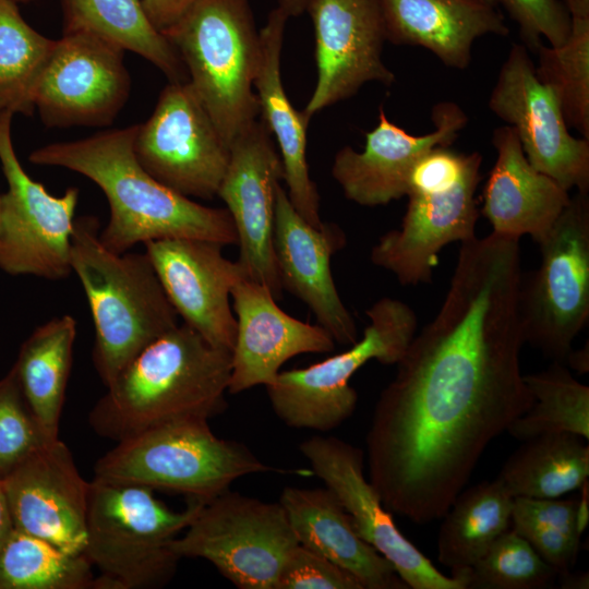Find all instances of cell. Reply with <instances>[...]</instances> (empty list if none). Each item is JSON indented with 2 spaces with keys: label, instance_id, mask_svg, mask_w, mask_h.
Returning a JSON list of instances; mask_svg holds the SVG:
<instances>
[{
  "label": "cell",
  "instance_id": "6da1fadb",
  "mask_svg": "<svg viewBox=\"0 0 589 589\" xmlns=\"http://www.w3.org/2000/svg\"><path fill=\"white\" fill-rule=\"evenodd\" d=\"M520 281L518 238L462 242L440 311L374 407L369 480L417 525L442 518L490 442L532 404L519 365Z\"/></svg>",
  "mask_w": 589,
  "mask_h": 589
},
{
  "label": "cell",
  "instance_id": "7a4b0ae2",
  "mask_svg": "<svg viewBox=\"0 0 589 589\" xmlns=\"http://www.w3.org/2000/svg\"><path fill=\"white\" fill-rule=\"evenodd\" d=\"M135 131L133 124L47 144L33 151L28 160L69 169L99 187L109 205V218L99 238L113 252L178 238L238 244L227 208L202 205L164 185L140 165L133 152Z\"/></svg>",
  "mask_w": 589,
  "mask_h": 589
},
{
  "label": "cell",
  "instance_id": "3957f363",
  "mask_svg": "<svg viewBox=\"0 0 589 589\" xmlns=\"http://www.w3.org/2000/svg\"><path fill=\"white\" fill-rule=\"evenodd\" d=\"M231 351L215 347L184 323L144 348L91 409L99 436L119 442L147 429L226 410Z\"/></svg>",
  "mask_w": 589,
  "mask_h": 589
},
{
  "label": "cell",
  "instance_id": "277c9868",
  "mask_svg": "<svg viewBox=\"0 0 589 589\" xmlns=\"http://www.w3.org/2000/svg\"><path fill=\"white\" fill-rule=\"evenodd\" d=\"M97 217H75L70 265L91 310L92 359L105 386L149 344L176 327L178 314L146 252L117 253L100 238Z\"/></svg>",
  "mask_w": 589,
  "mask_h": 589
},
{
  "label": "cell",
  "instance_id": "5b68a950",
  "mask_svg": "<svg viewBox=\"0 0 589 589\" xmlns=\"http://www.w3.org/2000/svg\"><path fill=\"white\" fill-rule=\"evenodd\" d=\"M204 504L189 498L184 509L173 510L151 488L94 478L84 551L100 573L93 589H147L169 582L180 561L171 542Z\"/></svg>",
  "mask_w": 589,
  "mask_h": 589
},
{
  "label": "cell",
  "instance_id": "8992f818",
  "mask_svg": "<svg viewBox=\"0 0 589 589\" xmlns=\"http://www.w3.org/2000/svg\"><path fill=\"white\" fill-rule=\"evenodd\" d=\"M481 165L478 152L436 146L425 153L410 171L400 228L378 239L371 250L372 263L402 285L430 283L441 250L476 237Z\"/></svg>",
  "mask_w": 589,
  "mask_h": 589
},
{
  "label": "cell",
  "instance_id": "52a82bcc",
  "mask_svg": "<svg viewBox=\"0 0 589 589\" xmlns=\"http://www.w3.org/2000/svg\"><path fill=\"white\" fill-rule=\"evenodd\" d=\"M161 34L179 53L189 83L230 146L260 115L253 86L260 32L249 0H196Z\"/></svg>",
  "mask_w": 589,
  "mask_h": 589
},
{
  "label": "cell",
  "instance_id": "ba28073f",
  "mask_svg": "<svg viewBox=\"0 0 589 589\" xmlns=\"http://www.w3.org/2000/svg\"><path fill=\"white\" fill-rule=\"evenodd\" d=\"M287 470L266 465L244 444L218 437L208 420L167 422L117 442L95 464L94 478L144 485L205 503L239 478Z\"/></svg>",
  "mask_w": 589,
  "mask_h": 589
},
{
  "label": "cell",
  "instance_id": "9c48e42d",
  "mask_svg": "<svg viewBox=\"0 0 589 589\" xmlns=\"http://www.w3.org/2000/svg\"><path fill=\"white\" fill-rule=\"evenodd\" d=\"M363 335L348 349L305 368L280 371L265 386L274 413L289 428L329 432L356 410L352 375L368 361L396 364L417 330V316L405 302L382 298L366 310Z\"/></svg>",
  "mask_w": 589,
  "mask_h": 589
},
{
  "label": "cell",
  "instance_id": "30bf717a",
  "mask_svg": "<svg viewBox=\"0 0 589 589\" xmlns=\"http://www.w3.org/2000/svg\"><path fill=\"white\" fill-rule=\"evenodd\" d=\"M541 262L520 281L525 342L564 362L589 318V196L577 192L538 243Z\"/></svg>",
  "mask_w": 589,
  "mask_h": 589
},
{
  "label": "cell",
  "instance_id": "8fae6325",
  "mask_svg": "<svg viewBox=\"0 0 589 589\" xmlns=\"http://www.w3.org/2000/svg\"><path fill=\"white\" fill-rule=\"evenodd\" d=\"M299 544L279 502L226 492L205 503L171 542L182 558H203L240 589H276Z\"/></svg>",
  "mask_w": 589,
  "mask_h": 589
},
{
  "label": "cell",
  "instance_id": "7c38bea8",
  "mask_svg": "<svg viewBox=\"0 0 589 589\" xmlns=\"http://www.w3.org/2000/svg\"><path fill=\"white\" fill-rule=\"evenodd\" d=\"M15 113L0 117V164L8 191L0 204V271L48 280L68 278L79 189L50 194L21 165L12 142Z\"/></svg>",
  "mask_w": 589,
  "mask_h": 589
},
{
  "label": "cell",
  "instance_id": "4fadbf2b",
  "mask_svg": "<svg viewBox=\"0 0 589 589\" xmlns=\"http://www.w3.org/2000/svg\"><path fill=\"white\" fill-rule=\"evenodd\" d=\"M133 152L157 181L190 199L213 200L230 146L188 82H169L149 118L136 124Z\"/></svg>",
  "mask_w": 589,
  "mask_h": 589
},
{
  "label": "cell",
  "instance_id": "5bb4252c",
  "mask_svg": "<svg viewBox=\"0 0 589 589\" xmlns=\"http://www.w3.org/2000/svg\"><path fill=\"white\" fill-rule=\"evenodd\" d=\"M130 89L121 47L92 33H63L36 83L33 103L47 128H101L115 121Z\"/></svg>",
  "mask_w": 589,
  "mask_h": 589
},
{
  "label": "cell",
  "instance_id": "9a60e30c",
  "mask_svg": "<svg viewBox=\"0 0 589 589\" xmlns=\"http://www.w3.org/2000/svg\"><path fill=\"white\" fill-rule=\"evenodd\" d=\"M488 105L514 129L532 167L566 191L588 193L589 140L570 134L555 96L538 80L525 45H512Z\"/></svg>",
  "mask_w": 589,
  "mask_h": 589
},
{
  "label": "cell",
  "instance_id": "2e32d148",
  "mask_svg": "<svg viewBox=\"0 0 589 589\" xmlns=\"http://www.w3.org/2000/svg\"><path fill=\"white\" fill-rule=\"evenodd\" d=\"M312 472L337 496L358 534L388 560L412 589H465L445 576L396 527L392 512L364 476L361 448L334 436H312L299 444Z\"/></svg>",
  "mask_w": 589,
  "mask_h": 589
},
{
  "label": "cell",
  "instance_id": "e0dca14e",
  "mask_svg": "<svg viewBox=\"0 0 589 589\" xmlns=\"http://www.w3.org/2000/svg\"><path fill=\"white\" fill-rule=\"evenodd\" d=\"M284 176L272 133L253 121L230 145V159L218 189L238 236L237 263L248 279L266 286L279 300L283 286L274 253L275 193Z\"/></svg>",
  "mask_w": 589,
  "mask_h": 589
},
{
  "label": "cell",
  "instance_id": "ac0fdd59",
  "mask_svg": "<svg viewBox=\"0 0 589 589\" xmlns=\"http://www.w3.org/2000/svg\"><path fill=\"white\" fill-rule=\"evenodd\" d=\"M317 80L302 110L311 118L351 97L369 82L390 86L395 74L382 60L386 41L380 0H310Z\"/></svg>",
  "mask_w": 589,
  "mask_h": 589
},
{
  "label": "cell",
  "instance_id": "d6986e66",
  "mask_svg": "<svg viewBox=\"0 0 589 589\" xmlns=\"http://www.w3.org/2000/svg\"><path fill=\"white\" fill-rule=\"evenodd\" d=\"M144 247L182 323L215 347L231 351L237 320L230 294L244 277L237 261L223 255L224 245L202 239H161Z\"/></svg>",
  "mask_w": 589,
  "mask_h": 589
},
{
  "label": "cell",
  "instance_id": "ffe728a7",
  "mask_svg": "<svg viewBox=\"0 0 589 589\" xmlns=\"http://www.w3.org/2000/svg\"><path fill=\"white\" fill-rule=\"evenodd\" d=\"M2 483L15 529L84 554L91 482L81 476L65 443L49 442Z\"/></svg>",
  "mask_w": 589,
  "mask_h": 589
},
{
  "label": "cell",
  "instance_id": "44dd1931",
  "mask_svg": "<svg viewBox=\"0 0 589 589\" xmlns=\"http://www.w3.org/2000/svg\"><path fill=\"white\" fill-rule=\"evenodd\" d=\"M431 118V132L410 134L389 121L381 107L376 127L365 133L363 151L345 146L335 155L332 175L346 199L378 206L406 196L414 164L436 146H450L468 122L466 112L454 101L437 103Z\"/></svg>",
  "mask_w": 589,
  "mask_h": 589
},
{
  "label": "cell",
  "instance_id": "7402d4cb",
  "mask_svg": "<svg viewBox=\"0 0 589 589\" xmlns=\"http://www.w3.org/2000/svg\"><path fill=\"white\" fill-rule=\"evenodd\" d=\"M347 243L344 230L323 223L315 228L292 206L280 185L275 193L274 253L283 289L301 300L317 324L342 346L358 337L356 322L334 283L332 256Z\"/></svg>",
  "mask_w": 589,
  "mask_h": 589
},
{
  "label": "cell",
  "instance_id": "603a6c76",
  "mask_svg": "<svg viewBox=\"0 0 589 589\" xmlns=\"http://www.w3.org/2000/svg\"><path fill=\"white\" fill-rule=\"evenodd\" d=\"M230 297L237 333L228 393L269 385L283 364L296 356L334 350L335 341L322 326L286 313L266 286L241 277Z\"/></svg>",
  "mask_w": 589,
  "mask_h": 589
},
{
  "label": "cell",
  "instance_id": "cb8c5ba5",
  "mask_svg": "<svg viewBox=\"0 0 589 589\" xmlns=\"http://www.w3.org/2000/svg\"><path fill=\"white\" fill-rule=\"evenodd\" d=\"M495 163L483 188L482 215L498 235L543 240L568 205L570 196L555 180L528 161L519 139L509 125L492 135Z\"/></svg>",
  "mask_w": 589,
  "mask_h": 589
},
{
  "label": "cell",
  "instance_id": "d4e9b609",
  "mask_svg": "<svg viewBox=\"0 0 589 589\" xmlns=\"http://www.w3.org/2000/svg\"><path fill=\"white\" fill-rule=\"evenodd\" d=\"M288 16L277 7L260 31V60L254 79L260 118L275 136L288 197L300 216L315 228L323 225L320 195L306 161L310 120L290 103L281 81L280 56Z\"/></svg>",
  "mask_w": 589,
  "mask_h": 589
},
{
  "label": "cell",
  "instance_id": "484cf974",
  "mask_svg": "<svg viewBox=\"0 0 589 589\" xmlns=\"http://www.w3.org/2000/svg\"><path fill=\"white\" fill-rule=\"evenodd\" d=\"M299 544L350 573L363 589H407L392 563L356 531L328 488L285 486L279 501Z\"/></svg>",
  "mask_w": 589,
  "mask_h": 589
},
{
  "label": "cell",
  "instance_id": "4316f807",
  "mask_svg": "<svg viewBox=\"0 0 589 589\" xmlns=\"http://www.w3.org/2000/svg\"><path fill=\"white\" fill-rule=\"evenodd\" d=\"M386 40L419 46L446 67L464 70L474 41L509 33L496 7L479 0H380Z\"/></svg>",
  "mask_w": 589,
  "mask_h": 589
},
{
  "label": "cell",
  "instance_id": "83f0119b",
  "mask_svg": "<svg viewBox=\"0 0 589 589\" xmlns=\"http://www.w3.org/2000/svg\"><path fill=\"white\" fill-rule=\"evenodd\" d=\"M76 330L69 314L50 318L23 341L12 366L28 407L50 440L59 438Z\"/></svg>",
  "mask_w": 589,
  "mask_h": 589
},
{
  "label": "cell",
  "instance_id": "f1b7e54d",
  "mask_svg": "<svg viewBox=\"0 0 589 589\" xmlns=\"http://www.w3.org/2000/svg\"><path fill=\"white\" fill-rule=\"evenodd\" d=\"M513 503L498 478L460 491L442 516L437 537V560L453 577L464 580L461 577L510 527Z\"/></svg>",
  "mask_w": 589,
  "mask_h": 589
},
{
  "label": "cell",
  "instance_id": "f546056e",
  "mask_svg": "<svg viewBox=\"0 0 589 589\" xmlns=\"http://www.w3.org/2000/svg\"><path fill=\"white\" fill-rule=\"evenodd\" d=\"M63 33L86 32L146 59L169 82H188L187 69L169 40L147 19L142 0H60Z\"/></svg>",
  "mask_w": 589,
  "mask_h": 589
},
{
  "label": "cell",
  "instance_id": "4dcf8cb0",
  "mask_svg": "<svg viewBox=\"0 0 589 589\" xmlns=\"http://www.w3.org/2000/svg\"><path fill=\"white\" fill-rule=\"evenodd\" d=\"M524 442L497 476L513 497H561L588 480L589 446L582 436L549 433Z\"/></svg>",
  "mask_w": 589,
  "mask_h": 589
},
{
  "label": "cell",
  "instance_id": "1f68e13d",
  "mask_svg": "<svg viewBox=\"0 0 589 589\" xmlns=\"http://www.w3.org/2000/svg\"><path fill=\"white\" fill-rule=\"evenodd\" d=\"M532 397L527 411L506 431L520 441L549 433H573L589 438V387L560 362L541 372L524 375Z\"/></svg>",
  "mask_w": 589,
  "mask_h": 589
},
{
  "label": "cell",
  "instance_id": "d6a6232c",
  "mask_svg": "<svg viewBox=\"0 0 589 589\" xmlns=\"http://www.w3.org/2000/svg\"><path fill=\"white\" fill-rule=\"evenodd\" d=\"M94 580L84 554L15 528L0 550V589H93Z\"/></svg>",
  "mask_w": 589,
  "mask_h": 589
},
{
  "label": "cell",
  "instance_id": "836d02e7",
  "mask_svg": "<svg viewBox=\"0 0 589 589\" xmlns=\"http://www.w3.org/2000/svg\"><path fill=\"white\" fill-rule=\"evenodd\" d=\"M536 52L538 80L555 96L568 128L589 140V22H572L562 46L541 44Z\"/></svg>",
  "mask_w": 589,
  "mask_h": 589
},
{
  "label": "cell",
  "instance_id": "e575fe53",
  "mask_svg": "<svg viewBox=\"0 0 589 589\" xmlns=\"http://www.w3.org/2000/svg\"><path fill=\"white\" fill-rule=\"evenodd\" d=\"M577 498L514 497L510 527L522 536L557 575L577 560L581 531Z\"/></svg>",
  "mask_w": 589,
  "mask_h": 589
},
{
  "label": "cell",
  "instance_id": "d590c367",
  "mask_svg": "<svg viewBox=\"0 0 589 589\" xmlns=\"http://www.w3.org/2000/svg\"><path fill=\"white\" fill-rule=\"evenodd\" d=\"M56 45L33 28L19 4L0 0V94L21 100L34 112L33 93Z\"/></svg>",
  "mask_w": 589,
  "mask_h": 589
},
{
  "label": "cell",
  "instance_id": "8d00e7d4",
  "mask_svg": "<svg viewBox=\"0 0 589 589\" xmlns=\"http://www.w3.org/2000/svg\"><path fill=\"white\" fill-rule=\"evenodd\" d=\"M557 572L509 527L461 577L466 589H542L552 587Z\"/></svg>",
  "mask_w": 589,
  "mask_h": 589
},
{
  "label": "cell",
  "instance_id": "74e56055",
  "mask_svg": "<svg viewBox=\"0 0 589 589\" xmlns=\"http://www.w3.org/2000/svg\"><path fill=\"white\" fill-rule=\"evenodd\" d=\"M52 441L28 407L11 368L0 380V480Z\"/></svg>",
  "mask_w": 589,
  "mask_h": 589
},
{
  "label": "cell",
  "instance_id": "f35d334b",
  "mask_svg": "<svg viewBox=\"0 0 589 589\" xmlns=\"http://www.w3.org/2000/svg\"><path fill=\"white\" fill-rule=\"evenodd\" d=\"M518 24L527 48L533 51L544 38L549 46H562L572 32V19L558 0H496Z\"/></svg>",
  "mask_w": 589,
  "mask_h": 589
},
{
  "label": "cell",
  "instance_id": "ab89813d",
  "mask_svg": "<svg viewBox=\"0 0 589 589\" xmlns=\"http://www.w3.org/2000/svg\"><path fill=\"white\" fill-rule=\"evenodd\" d=\"M276 589H363L347 570L298 544L286 560Z\"/></svg>",
  "mask_w": 589,
  "mask_h": 589
},
{
  "label": "cell",
  "instance_id": "60d3db41",
  "mask_svg": "<svg viewBox=\"0 0 589 589\" xmlns=\"http://www.w3.org/2000/svg\"><path fill=\"white\" fill-rule=\"evenodd\" d=\"M196 0H142L144 12L160 33L177 23Z\"/></svg>",
  "mask_w": 589,
  "mask_h": 589
},
{
  "label": "cell",
  "instance_id": "b9f144b4",
  "mask_svg": "<svg viewBox=\"0 0 589 589\" xmlns=\"http://www.w3.org/2000/svg\"><path fill=\"white\" fill-rule=\"evenodd\" d=\"M14 529L5 491L0 480V550Z\"/></svg>",
  "mask_w": 589,
  "mask_h": 589
},
{
  "label": "cell",
  "instance_id": "7bdbcfd3",
  "mask_svg": "<svg viewBox=\"0 0 589 589\" xmlns=\"http://www.w3.org/2000/svg\"><path fill=\"white\" fill-rule=\"evenodd\" d=\"M556 579H558L560 587L564 589H587L589 587L588 573L584 572L574 573L570 569L558 574Z\"/></svg>",
  "mask_w": 589,
  "mask_h": 589
},
{
  "label": "cell",
  "instance_id": "ee69618b",
  "mask_svg": "<svg viewBox=\"0 0 589 589\" xmlns=\"http://www.w3.org/2000/svg\"><path fill=\"white\" fill-rule=\"evenodd\" d=\"M572 22H589V0H565Z\"/></svg>",
  "mask_w": 589,
  "mask_h": 589
},
{
  "label": "cell",
  "instance_id": "f6af8a7d",
  "mask_svg": "<svg viewBox=\"0 0 589 589\" xmlns=\"http://www.w3.org/2000/svg\"><path fill=\"white\" fill-rule=\"evenodd\" d=\"M565 361L573 368L574 370L580 372V373H587L589 370V354H588V347L582 348L577 351L570 350L567 354Z\"/></svg>",
  "mask_w": 589,
  "mask_h": 589
},
{
  "label": "cell",
  "instance_id": "bcb514c9",
  "mask_svg": "<svg viewBox=\"0 0 589 589\" xmlns=\"http://www.w3.org/2000/svg\"><path fill=\"white\" fill-rule=\"evenodd\" d=\"M8 111H12L14 113H23L26 116L33 115L28 107L24 105L21 100L8 95L0 94V117Z\"/></svg>",
  "mask_w": 589,
  "mask_h": 589
},
{
  "label": "cell",
  "instance_id": "7dc6e473",
  "mask_svg": "<svg viewBox=\"0 0 589 589\" xmlns=\"http://www.w3.org/2000/svg\"><path fill=\"white\" fill-rule=\"evenodd\" d=\"M581 495L578 497V526L582 532L588 524L589 518V495H588V480L580 486Z\"/></svg>",
  "mask_w": 589,
  "mask_h": 589
},
{
  "label": "cell",
  "instance_id": "c3c4849f",
  "mask_svg": "<svg viewBox=\"0 0 589 589\" xmlns=\"http://www.w3.org/2000/svg\"><path fill=\"white\" fill-rule=\"evenodd\" d=\"M310 0H279L278 8L289 17L298 16L304 11Z\"/></svg>",
  "mask_w": 589,
  "mask_h": 589
},
{
  "label": "cell",
  "instance_id": "681fc988",
  "mask_svg": "<svg viewBox=\"0 0 589 589\" xmlns=\"http://www.w3.org/2000/svg\"><path fill=\"white\" fill-rule=\"evenodd\" d=\"M479 1H482L484 3H488L490 5H493V7H496L497 5V1L496 0H479Z\"/></svg>",
  "mask_w": 589,
  "mask_h": 589
},
{
  "label": "cell",
  "instance_id": "f907efd6",
  "mask_svg": "<svg viewBox=\"0 0 589 589\" xmlns=\"http://www.w3.org/2000/svg\"><path fill=\"white\" fill-rule=\"evenodd\" d=\"M12 1H14V2H16L19 4V3H28L32 0H12Z\"/></svg>",
  "mask_w": 589,
  "mask_h": 589
},
{
  "label": "cell",
  "instance_id": "816d5d0a",
  "mask_svg": "<svg viewBox=\"0 0 589 589\" xmlns=\"http://www.w3.org/2000/svg\"><path fill=\"white\" fill-rule=\"evenodd\" d=\"M0 204H1V195H0Z\"/></svg>",
  "mask_w": 589,
  "mask_h": 589
}]
</instances>
